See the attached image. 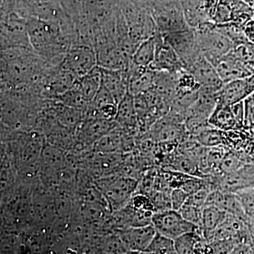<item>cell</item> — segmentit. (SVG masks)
Returning <instances> with one entry per match:
<instances>
[{"instance_id": "obj_1", "label": "cell", "mask_w": 254, "mask_h": 254, "mask_svg": "<svg viewBox=\"0 0 254 254\" xmlns=\"http://www.w3.org/2000/svg\"><path fill=\"white\" fill-rule=\"evenodd\" d=\"M195 33L200 53L214 66L236 48L233 42L217 30L214 24L199 28Z\"/></svg>"}, {"instance_id": "obj_2", "label": "cell", "mask_w": 254, "mask_h": 254, "mask_svg": "<svg viewBox=\"0 0 254 254\" xmlns=\"http://www.w3.org/2000/svg\"><path fill=\"white\" fill-rule=\"evenodd\" d=\"M96 66V53L93 47L73 44L60 66L73 73L78 79L88 74Z\"/></svg>"}, {"instance_id": "obj_3", "label": "cell", "mask_w": 254, "mask_h": 254, "mask_svg": "<svg viewBox=\"0 0 254 254\" xmlns=\"http://www.w3.org/2000/svg\"><path fill=\"white\" fill-rule=\"evenodd\" d=\"M152 225L157 232L173 240L199 227L187 221L177 210L172 208L155 211L152 218Z\"/></svg>"}, {"instance_id": "obj_4", "label": "cell", "mask_w": 254, "mask_h": 254, "mask_svg": "<svg viewBox=\"0 0 254 254\" xmlns=\"http://www.w3.org/2000/svg\"><path fill=\"white\" fill-rule=\"evenodd\" d=\"M103 190L112 210L117 211L126 206L134 194L138 184L129 177H116L103 182Z\"/></svg>"}, {"instance_id": "obj_5", "label": "cell", "mask_w": 254, "mask_h": 254, "mask_svg": "<svg viewBox=\"0 0 254 254\" xmlns=\"http://www.w3.org/2000/svg\"><path fill=\"white\" fill-rule=\"evenodd\" d=\"M217 189L223 191L237 193L254 186V160L246 163L237 171L215 176Z\"/></svg>"}, {"instance_id": "obj_6", "label": "cell", "mask_w": 254, "mask_h": 254, "mask_svg": "<svg viewBox=\"0 0 254 254\" xmlns=\"http://www.w3.org/2000/svg\"><path fill=\"white\" fill-rule=\"evenodd\" d=\"M156 38V53L154 61L150 66L157 72L176 73L184 68L181 60L173 49V47L164 39L161 33L155 34Z\"/></svg>"}, {"instance_id": "obj_7", "label": "cell", "mask_w": 254, "mask_h": 254, "mask_svg": "<svg viewBox=\"0 0 254 254\" xmlns=\"http://www.w3.org/2000/svg\"><path fill=\"white\" fill-rule=\"evenodd\" d=\"M254 93V74L223 83L217 92L218 103L232 105L245 101Z\"/></svg>"}, {"instance_id": "obj_8", "label": "cell", "mask_w": 254, "mask_h": 254, "mask_svg": "<svg viewBox=\"0 0 254 254\" xmlns=\"http://www.w3.org/2000/svg\"><path fill=\"white\" fill-rule=\"evenodd\" d=\"M186 70L193 75L199 84V90L216 93L223 85L215 66L202 55Z\"/></svg>"}, {"instance_id": "obj_9", "label": "cell", "mask_w": 254, "mask_h": 254, "mask_svg": "<svg viewBox=\"0 0 254 254\" xmlns=\"http://www.w3.org/2000/svg\"><path fill=\"white\" fill-rule=\"evenodd\" d=\"M152 224L145 226L130 227L118 232L130 253L144 254L156 234Z\"/></svg>"}, {"instance_id": "obj_10", "label": "cell", "mask_w": 254, "mask_h": 254, "mask_svg": "<svg viewBox=\"0 0 254 254\" xmlns=\"http://www.w3.org/2000/svg\"><path fill=\"white\" fill-rule=\"evenodd\" d=\"M232 50L219 60L215 66L223 83L254 74L252 66L239 60Z\"/></svg>"}, {"instance_id": "obj_11", "label": "cell", "mask_w": 254, "mask_h": 254, "mask_svg": "<svg viewBox=\"0 0 254 254\" xmlns=\"http://www.w3.org/2000/svg\"><path fill=\"white\" fill-rule=\"evenodd\" d=\"M117 125L118 124L115 120L102 118L86 119L78 127L77 137L82 143L86 144L96 143L115 128Z\"/></svg>"}, {"instance_id": "obj_12", "label": "cell", "mask_w": 254, "mask_h": 254, "mask_svg": "<svg viewBox=\"0 0 254 254\" xmlns=\"http://www.w3.org/2000/svg\"><path fill=\"white\" fill-rule=\"evenodd\" d=\"M100 68L102 84L110 92L118 105L128 92V73L125 70Z\"/></svg>"}, {"instance_id": "obj_13", "label": "cell", "mask_w": 254, "mask_h": 254, "mask_svg": "<svg viewBox=\"0 0 254 254\" xmlns=\"http://www.w3.org/2000/svg\"><path fill=\"white\" fill-rule=\"evenodd\" d=\"M43 145L39 136H29L20 142L18 147L17 160L23 170H33L38 160H41Z\"/></svg>"}, {"instance_id": "obj_14", "label": "cell", "mask_w": 254, "mask_h": 254, "mask_svg": "<svg viewBox=\"0 0 254 254\" xmlns=\"http://www.w3.org/2000/svg\"><path fill=\"white\" fill-rule=\"evenodd\" d=\"M209 125L221 131L239 130L230 105L218 103L208 118Z\"/></svg>"}, {"instance_id": "obj_15", "label": "cell", "mask_w": 254, "mask_h": 254, "mask_svg": "<svg viewBox=\"0 0 254 254\" xmlns=\"http://www.w3.org/2000/svg\"><path fill=\"white\" fill-rule=\"evenodd\" d=\"M115 121L118 126L125 128H134L138 123L134 97L129 92L118 105V113Z\"/></svg>"}, {"instance_id": "obj_16", "label": "cell", "mask_w": 254, "mask_h": 254, "mask_svg": "<svg viewBox=\"0 0 254 254\" xmlns=\"http://www.w3.org/2000/svg\"><path fill=\"white\" fill-rule=\"evenodd\" d=\"M102 85V72L100 66H96L88 74L78 78L76 88L79 90L86 99L91 103Z\"/></svg>"}, {"instance_id": "obj_17", "label": "cell", "mask_w": 254, "mask_h": 254, "mask_svg": "<svg viewBox=\"0 0 254 254\" xmlns=\"http://www.w3.org/2000/svg\"><path fill=\"white\" fill-rule=\"evenodd\" d=\"M156 53L155 34L146 38L136 47L132 55L131 63L136 66L149 68L155 60Z\"/></svg>"}, {"instance_id": "obj_18", "label": "cell", "mask_w": 254, "mask_h": 254, "mask_svg": "<svg viewBox=\"0 0 254 254\" xmlns=\"http://www.w3.org/2000/svg\"><path fill=\"white\" fill-rule=\"evenodd\" d=\"M227 212L213 205H205L202 210L200 231L202 235L204 232L212 231L218 227L225 220Z\"/></svg>"}, {"instance_id": "obj_19", "label": "cell", "mask_w": 254, "mask_h": 254, "mask_svg": "<svg viewBox=\"0 0 254 254\" xmlns=\"http://www.w3.org/2000/svg\"><path fill=\"white\" fill-rule=\"evenodd\" d=\"M205 239L202 235L200 227L195 231L189 232L174 240L177 254H195V247L198 242Z\"/></svg>"}, {"instance_id": "obj_20", "label": "cell", "mask_w": 254, "mask_h": 254, "mask_svg": "<svg viewBox=\"0 0 254 254\" xmlns=\"http://www.w3.org/2000/svg\"><path fill=\"white\" fill-rule=\"evenodd\" d=\"M63 154L58 148L51 145L43 147L42 150L41 161L42 166L48 172H55L60 170L63 163Z\"/></svg>"}, {"instance_id": "obj_21", "label": "cell", "mask_w": 254, "mask_h": 254, "mask_svg": "<svg viewBox=\"0 0 254 254\" xmlns=\"http://www.w3.org/2000/svg\"><path fill=\"white\" fill-rule=\"evenodd\" d=\"M193 138L206 148L225 145V131L212 127H208Z\"/></svg>"}, {"instance_id": "obj_22", "label": "cell", "mask_w": 254, "mask_h": 254, "mask_svg": "<svg viewBox=\"0 0 254 254\" xmlns=\"http://www.w3.org/2000/svg\"><path fill=\"white\" fill-rule=\"evenodd\" d=\"M144 254H177L173 239L156 232Z\"/></svg>"}, {"instance_id": "obj_23", "label": "cell", "mask_w": 254, "mask_h": 254, "mask_svg": "<svg viewBox=\"0 0 254 254\" xmlns=\"http://www.w3.org/2000/svg\"><path fill=\"white\" fill-rule=\"evenodd\" d=\"M235 193L238 196L242 208L250 221L254 218V186L239 190Z\"/></svg>"}, {"instance_id": "obj_24", "label": "cell", "mask_w": 254, "mask_h": 254, "mask_svg": "<svg viewBox=\"0 0 254 254\" xmlns=\"http://www.w3.org/2000/svg\"><path fill=\"white\" fill-rule=\"evenodd\" d=\"M202 210L203 208L185 203L177 211L181 214L182 216L187 221L200 227L201 223Z\"/></svg>"}, {"instance_id": "obj_25", "label": "cell", "mask_w": 254, "mask_h": 254, "mask_svg": "<svg viewBox=\"0 0 254 254\" xmlns=\"http://www.w3.org/2000/svg\"><path fill=\"white\" fill-rule=\"evenodd\" d=\"M190 194L180 188H175L171 191L172 209L178 210L186 203Z\"/></svg>"}, {"instance_id": "obj_26", "label": "cell", "mask_w": 254, "mask_h": 254, "mask_svg": "<svg viewBox=\"0 0 254 254\" xmlns=\"http://www.w3.org/2000/svg\"><path fill=\"white\" fill-rule=\"evenodd\" d=\"M220 0H203V11L207 18L213 23V18L216 14Z\"/></svg>"}, {"instance_id": "obj_27", "label": "cell", "mask_w": 254, "mask_h": 254, "mask_svg": "<svg viewBox=\"0 0 254 254\" xmlns=\"http://www.w3.org/2000/svg\"><path fill=\"white\" fill-rule=\"evenodd\" d=\"M243 32L247 41L254 45V17L246 23Z\"/></svg>"}, {"instance_id": "obj_28", "label": "cell", "mask_w": 254, "mask_h": 254, "mask_svg": "<svg viewBox=\"0 0 254 254\" xmlns=\"http://www.w3.org/2000/svg\"><path fill=\"white\" fill-rule=\"evenodd\" d=\"M29 1H31V0H29Z\"/></svg>"}]
</instances>
